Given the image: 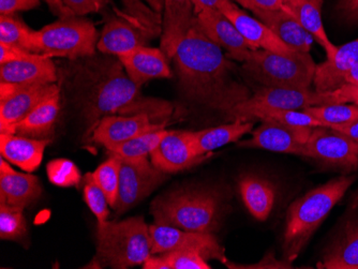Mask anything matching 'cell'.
Returning <instances> with one entry per match:
<instances>
[{"label":"cell","instance_id":"obj_1","mask_svg":"<svg viewBox=\"0 0 358 269\" xmlns=\"http://www.w3.org/2000/svg\"><path fill=\"white\" fill-rule=\"evenodd\" d=\"M180 92L187 99L229 114L252 96L236 78L234 62L211 41L195 19L173 54Z\"/></svg>","mask_w":358,"mask_h":269},{"label":"cell","instance_id":"obj_2","mask_svg":"<svg viewBox=\"0 0 358 269\" xmlns=\"http://www.w3.org/2000/svg\"><path fill=\"white\" fill-rule=\"evenodd\" d=\"M142 86L134 83L129 78L122 62L113 64L106 69L101 78L96 80L92 92L86 98L84 106V115L90 126L94 129L99 120L106 116L136 115L148 114L152 119L156 114L161 119L164 116L170 115L171 110L168 103H148V100L141 98Z\"/></svg>","mask_w":358,"mask_h":269},{"label":"cell","instance_id":"obj_3","mask_svg":"<svg viewBox=\"0 0 358 269\" xmlns=\"http://www.w3.org/2000/svg\"><path fill=\"white\" fill-rule=\"evenodd\" d=\"M354 180V176L334 178L292 203L283 238L285 261L292 263L299 258L313 233L345 196Z\"/></svg>","mask_w":358,"mask_h":269},{"label":"cell","instance_id":"obj_4","mask_svg":"<svg viewBox=\"0 0 358 269\" xmlns=\"http://www.w3.org/2000/svg\"><path fill=\"white\" fill-rule=\"evenodd\" d=\"M150 210L155 224L214 234L220 226L221 198L211 189H180L157 198Z\"/></svg>","mask_w":358,"mask_h":269},{"label":"cell","instance_id":"obj_5","mask_svg":"<svg viewBox=\"0 0 358 269\" xmlns=\"http://www.w3.org/2000/svg\"><path fill=\"white\" fill-rule=\"evenodd\" d=\"M152 256L150 226L143 217L98 222L96 261L99 266L126 269Z\"/></svg>","mask_w":358,"mask_h":269},{"label":"cell","instance_id":"obj_6","mask_svg":"<svg viewBox=\"0 0 358 269\" xmlns=\"http://www.w3.org/2000/svg\"><path fill=\"white\" fill-rule=\"evenodd\" d=\"M243 69L264 87L310 89L317 65L310 53L294 52L275 53L266 50H253Z\"/></svg>","mask_w":358,"mask_h":269},{"label":"cell","instance_id":"obj_7","mask_svg":"<svg viewBox=\"0 0 358 269\" xmlns=\"http://www.w3.org/2000/svg\"><path fill=\"white\" fill-rule=\"evenodd\" d=\"M99 34L90 20L84 17H59L58 21L35 30L31 52L48 57L78 59L92 56L99 41Z\"/></svg>","mask_w":358,"mask_h":269},{"label":"cell","instance_id":"obj_8","mask_svg":"<svg viewBox=\"0 0 358 269\" xmlns=\"http://www.w3.org/2000/svg\"><path fill=\"white\" fill-rule=\"evenodd\" d=\"M120 191L114 210L124 214L164 184L168 174L150 163L148 157L120 158Z\"/></svg>","mask_w":358,"mask_h":269},{"label":"cell","instance_id":"obj_9","mask_svg":"<svg viewBox=\"0 0 358 269\" xmlns=\"http://www.w3.org/2000/svg\"><path fill=\"white\" fill-rule=\"evenodd\" d=\"M150 233L152 254L175 250L195 251L206 260H217L225 265L229 263L224 249L211 233L192 232L158 224L150 226Z\"/></svg>","mask_w":358,"mask_h":269},{"label":"cell","instance_id":"obj_10","mask_svg":"<svg viewBox=\"0 0 358 269\" xmlns=\"http://www.w3.org/2000/svg\"><path fill=\"white\" fill-rule=\"evenodd\" d=\"M303 157L345 172L358 170V143L329 126L313 128L306 143Z\"/></svg>","mask_w":358,"mask_h":269},{"label":"cell","instance_id":"obj_11","mask_svg":"<svg viewBox=\"0 0 358 269\" xmlns=\"http://www.w3.org/2000/svg\"><path fill=\"white\" fill-rule=\"evenodd\" d=\"M59 92L54 84L17 86L1 83L0 87V132L11 133L13 126L24 119L41 102Z\"/></svg>","mask_w":358,"mask_h":269},{"label":"cell","instance_id":"obj_12","mask_svg":"<svg viewBox=\"0 0 358 269\" xmlns=\"http://www.w3.org/2000/svg\"><path fill=\"white\" fill-rule=\"evenodd\" d=\"M313 128H301L273 122H263L253 130L249 140L239 142L241 147L259 148L269 152L303 156Z\"/></svg>","mask_w":358,"mask_h":269},{"label":"cell","instance_id":"obj_13","mask_svg":"<svg viewBox=\"0 0 358 269\" xmlns=\"http://www.w3.org/2000/svg\"><path fill=\"white\" fill-rule=\"evenodd\" d=\"M152 118L148 114L106 116L94 126L92 140L110 150L141 134L166 128V122H154Z\"/></svg>","mask_w":358,"mask_h":269},{"label":"cell","instance_id":"obj_14","mask_svg":"<svg viewBox=\"0 0 358 269\" xmlns=\"http://www.w3.org/2000/svg\"><path fill=\"white\" fill-rule=\"evenodd\" d=\"M196 21L205 35L224 49L231 59L245 62L255 50L218 8L199 12Z\"/></svg>","mask_w":358,"mask_h":269},{"label":"cell","instance_id":"obj_15","mask_svg":"<svg viewBox=\"0 0 358 269\" xmlns=\"http://www.w3.org/2000/svg\"><path fill=\"white\" fill-rule=\"evenodd\" d=\"M218 9L234 24L241 35L253 49L266 50L285 55L297 52L281 41L263 22L250 17L241 8L237 7L234 0H222L219 3Z\"/></svg>","mask_w":358,"mask_h":269},{"label":"cell","instance_id":"obj_16","mask_svg":"<svg viewBox=\"0 0 358 269\" xmlns=\"http://www.w3.org/2000/svg\"><path fill=\"white\" fill-rule=\"evenodd\" d=\"M206 156H199L193 150L188 131L169 130L164 140L150 154L152 163L158 170L170 174L180 172L204 161Z\"/></svg>","mask_w":358,"mask_h":269},{"label":"cell","instance_id":"obj_17","mask_svg":"<svg viewBox=\"0 0 358 269\" xmlns=\"http://www.w3.org/2000/svg\"><path fill=\"white\" fill-rule=\"evenodd\" d=\"M331 104L329 92H313L310 89L295 88L263 87L257 90L249 99L238 104L243 108L268 106L283 110H301L310 106Z\"/></svg>","mask_w":358,"mask_h":269},{"label":"cell","instance_id":"obj_18","mask_svg":"<svg viewBox=\"0 0 358 269\" xmlns=\"http://www.w3.org/2000/svg\"><path fill=\"white\" fill-rule=\"evenodd\" d=\"M57 78V70L52 57L43 54H32L25 59L0 65L1 83L32 86L54 84Z\"/></svg>","mask_w":358,"mask_h":269},{"label":"cell","instance_id":"obj_19","mask_svg":"<svg viewBox=\"0 0 358 269\" xmlns=\"http://www.w3.org/2000/svg\"><path fill=\"white\" fill-rule=\"evenodd\" d=\"M168 58L162 50L143 45L118 56L117 59L122 62L129 78L134 83L143 86L152 80L172 78Z\"/></svg>","mask_w":358,"mask_h":269},{"label":"cell","instance_id":"obj_20","mask_svg":"<svg viewBox=\"0 0 358 269\" xmlns=\"http://www.w3.org/2000/svg\"><path fill=\"white\" fill-rule=\"evenodd\" d=\"M39 178L14 170L3 157L0 159V203L25 210L41 196Z\"/></svg>","mask_w":358,"mask_h":269},{"label":"cell","instance_id":"obj_21","mask_svg":"<svg viewBox=\"0 0 358 269\" xmlns=\"http://www.w3.org/2000/svg\"><path fill=\"white\" fill-rule=\"evenodd\" d=\"M161 50L172 58L177 44L196 19L192 0H164Z\"/></svg>","mask_w":358,"mask_h":269},{"label":"cell","instance_id":"obj_22","mask_svg":"<svg viewBox=\"0 0 358 269\" xmlns=\"http://www.w3.org/2000/svg\"><path fill=\"white\" fill-rule=\"evenodd\" d=\"M150 36L143 33L142 28L134 25L131 22L120 17H112L106 21L96 49L101 53L110 55H124L129 52L146 45Z\"/></svg>","mask_w":358,"mask_h":269},{"label":"cell","instance_id":"obj_23","mask_svg":"<svg viewBox=\"0 0 358 269\" xmlns=\"http://www.w3.org/2000/svg\"><path fill=\"white\" fill-rule=\"evenodd\" d=\"M317 267L322 269H358V216L345 221Z\"/></svg>","mask_w":358,"mask_h":269},{"label":"cell","instance_id":"obj_24","mask_svg":"<svg viewBox=\"0 0 358 269\" xmlns=\"http://www.w3.org/2000/svg\"><path fill=\"white\" fill-rule=\"evenodd\" d=\"M255 15L292 50L303 53L310 52L315 39L287 8L255 12Z\"/></svg>","mask_w":358,"mask_h":269},{"label":"cell","instance_id":"obj_25","mask_svg":"<svg viewBox=\"0 0 358 269\" xmlns=\"http://www.w3.org/2000/svg\"><path fill=\"white\" fill-rule=\"evenodd\" d=\"M51 143L50 138H27L17 134H0V154L3 159L27 173L37 170L43 159L44 150Z\"/></svg>","mask_w":358,"mask_h":269},{"label":"cell","instance_id":"obj_26","mask_svg":"<svg viewBox=\"0 0 358 269\" xmlns=\"http://www.w3.org/2000/svg\"><path fill=\"white\" fill-rule=\"evenodd\" d=\"M358 65V39L338 48L335 55L317 65L313 84L319 92H331L343 86L345 74Z\"/></svg>","mask_w":358,"mask_h":269},{"label":"cell","instance_id":"obj_27","mask_svg":"<svg viewBox=\"0 0 358 269\" xmlns=\"http://www.w3.org/2000/svg\"><path fill=\"white\" fill-rule=\"evenodd\" d=\"M252 129V122L234 119L232 124H223L201 131H188V138L194 152L199 156H206L208 152L217 148L238 142L239 138L251 132Z\"/></svg>","mask_w":358,"mask_h":269},{"label":"cell","instance_id":"obj_28","mask_svg":"<svg viewBox=\"0 0 358 269\" xmlns=\"http://www.w3.org/2000/svg\"><path fill=\"white\" fill-rule=\"evenodd\" d=\"M60 110V92H56L51 97L44 100L24 118L16 124L11 134L27 136V138H50L57 120Z\"/></svg>","mask_w":358,"mask_h":269},{"label":"cell","instance_id":"obj_29","mask_svg":"<svg viewBox=\"0 0 358 269\" xmlns=\"http://www.w3.org/2000/svg\"><path fill=\"white\" fill-rule=\"evenodd\" d=\"M323 3L324 0H292L291 3L285 5V8L323 48L327 58H331L337 52L338 46L329 39L324 28L322 21Z\"/></svg>","mask_w":358,"mask_h":269},{"label":"cell","instance_id":"obj_30","mask_svg":"<svg viewBox=\"0 0 358 269\" xmlns=\"http://www.w3.org/2000/svg\"><path fill=\"white\" fill-rule=\"evenodd\" d=\"M239 191L247 210L257 220L268 218L275 201V189L269 180L257 175L243 176Z\"/></svg>","mask_w":358,"mask_h":269},{"label":"cell","instance_id":"obj_31","mask_svg":"<svg viewBox=\"0 0 358 269\" xmlns=\"http://www.w3.org/2000/svg\"><path fill=\"white\" fill-rule=\"evenodd\" d=\"M144 269H210V265L201 253L175 250L152 254L143 264Z\"/></svg>","mask_w":358,"mask_h":269},{"label":"cell","instance_id":"obj_32","mask_svg":"<svg viewBox=\"0 0 358 269\" xmlns=\"http://www.w3.org/2000/svg\"><path fill=\"white\" fill-rule=\"evenodd\" d=\"M169 130H155V131L143 133L136 138L127 140L124 143L113 147L108 150L110 154L120 157V158H142V157L150 156L156 150L157 146L164 140Z\"/></svg>","mask_w":358,"mask_h":269},{"label":"cell","instance_id":"obj_33","mask_svg":"<svg viewBox=\"0 0 358 269\" xmlns=\"http://www.w3.org/2000/svg\"><path fill=\"white\" fill-rule=\"evenodd\" d=\"M35 33L21 17L13 15H0V43L16 46L31 52V38ZM32 53V52H31Z\"/></svg>","mask_w":358,"mask_h":269},{"label":"cell","instance_id":"obj_34","mask_svg":"<svg viewBox=\"0 0 358 269\" xmlns=\"http://www.w3.org/2000/svg\"><path fill=\"white\" fill-rule=\"evenodd\" d=\"M120 160L110 154L106 161L92 173V177L108 198L110 208H115L120 191Z\"/></svg>","mask_w":358,"mask_h":269},{"label":"cell","instance_id":"obj_35","mask_svg":"<svg viewBox=\"0 0 358 269\" xmlns=\"http://www.w3.org/2000/svg\"><path fill=\"white\" fill-rule=\"evenodd\" d=\"M305 112L323 122L325 126L348 124L358 118V106L355 104H327L303 108Z\"/></svg>","mask_w":358,"mask_h":269},{"label":"cell","instance_id":"obj_36","mask_svg":"<svg viewBox=\"0 0 358 269\" xmlns=\"http://www.w3.org/2000/svg\"><path fill=\"white\" fill-rule=\"evenodd\" d=\"M24 210L0 203V238L17 240L25 235Z\"/></svg>","mask_w":358,"mask_h":269},{"label":"cell","instance_id":"obj_37","mask_svg":"<svg viewBox=\"0 0 358 269\" xmlns=\"http://www.w3.org/2000/svg\"><path fill=\"white\" fill-rule=\"evenodd\" d=\"M83 182L84 200L90 208V212L96 216L98 222H106L110 216V212H108L110 204L106 194L92 177V173H87L84 176Z\"/></svg>","mask_w":358,"mask_h":269},{"label":"cell","instance_id":"obj_38","mask_svg":"<svg viewBox=\"0 0 358 269\" xmlns=\"http://www.w3.org/2000/svg\"><path fill=\"white\" fill-rule=\"evenodd\" d=\"M48 178L55 186L67 188L78 186L82 175L78 166L68 159H55L46 166Z\"/></svg>","mask_w":358,"mask_h":269},{"label":"cell","instance_id":"obj_39","mask_svg":"<svg viewBox=\"0 0 358 269\" xmlns=\"http://www.w3.org/2000/svg\"><path fill=\"white\" fill-rule=\"evenodd\" d=\"M62 3L71 10L74 15L84 17L86 14L94 13L103 9L108 0H62Z\"/></svg>","mask_w":358,"mask_h":269},{"label":"cell","instance_id":"obj_40","mask_svg":"<svg viewBox=\"0 0 358 269\" xmlns=\"http://www.w3.org/2000/svg\"><path fill=\"white\" fill-rule=\"evenodd\" d=\"M331 104H355L358 106V85L345 84L341 87L329 92Z\"/></svg>","mask_w":358,"mask_h":269},{"label":"cell","instance_id":"obj_41","mask_svg":"<svg viewBox=\"0 0 358 269\" xmlns=\"http://www.w3.org/2000/svg\"><path fill=\"white\" fill-rule=\"evenodd\" d=\"M39 6L40 0H0V14L13 15L17 12L36 9Z\"/></svg>","mask_w":358,"mask_h":269},{"label":"cell","instance_id":"obj_42","mask_svg":"<svg viewBox=\"0 0 358 269\" xmlns=\"http://www.w3.org/2000/svg\"><path fill=\"white\" fill-rule=\"evenodd\" d=\"M245 9L255 12L273 11L285 8L282 0H234Z\"/></svg>","mask_w":358,"mask_h":269},{"label":"cell","instance_id":"obj_43","mask_svg":"<svg viewBox=\"0 0 358 269\" xmlns=\"http://www.w3.org/2000/svg\"><path fill=\"white\" fill-rule=\"evenodd\" d=\"M31 52L20 49L16 46L8 45L0 43V65H5L8 62L16 61V60L25 59L32 55Z\"/></svg>","mask_w":358,"mask_h":269},{"label":"cell","instance_id":"obj_44","mask_svg":"<svg viewBox=\"0 0 358 269\" xmlns=\"http://www.w3.org/2000/svg\"><path fill=\"white\" fill-rule=\"evenodd\" d=\"M331 129L337 130V131L345 134V136H349L352 140H355L356 143H358V118L348 122V124L333 126H331Z\"/></svg>","mask_w":358,"mask_h":269},{"label":"cell","instance_id":"obj_45","mask_svg":"<svg viewBox=\"0 0 358 269\" xmlns=\"http://www.w3.org/2000/svg\"><path fill=\"white\" fill-rule=\"evenodd\" d=\"M50 10L58 17H67L74 15L69 8L66 7L62 0H45Z\"/></svg>","mask_w":358,"mask_h":269},{"label":"cell","instance_id":"obj_46","mask_svg":"<svg viewBox=\"0 0 358 269\" xmlns=\"http://www.w3.org/2000/svg\"><path fill=\"white\" fill-rule=\"evenodd\" d=\"M340 10L349 19L358 20V0H341Z\"/></svg>","mask_w":358,"mask_h":269},{"label":"cell","instance_id":"obj_47","mask_svg":"<svg viewBox=\"0 0 358 269\" xmlns=\"http://www.w3.org/2000/svg\"><path fill=\"white\" fill-rule=\"evenodd\" d=\"M195 14L206 9H217L222 0H192Z\"/></svg>","mask_w":358,"mask_h":269},{"label":"cell","instance_id":"obj_48","mask_svg":"<svg viewBox=\"0 0 358 269\" xmlns=\"http://www.w3.org/2000/svg\"><path fill=\"white\" fill-rule=\"evenodd\" d=\"M345 84H352V85H358V65L354 66L343 78V85Z\"/></svg>","mask_w":358,"mask_h":269},{"label":"cell","instance_id":"obj_49","mask_svg":"<svg viewBox=\"0 0 358 269\" xmlns=\"http://www.w3.org/2000/svg\"><path fill=\"white\" fill-rule=\"evenodd\" d=\"M150 9L156 13L161 14L164 12V0H144Z\"/></svg>","mask_w":358,"mask_h":269},{"label":"cell","instance_id":"obj_50","mask_svg":"<svg viewBox=\"0 0 358 269\" xmlns=\"http://www.w3.org/2000/svg\"><path fill=\"white\" fill-rule=\"evenodd\" d=\"M283 3H285V6L287 5V3H291L292 0H282Z\"/></svg>","mask_w":358,"mask_h":269}]
</instances>
